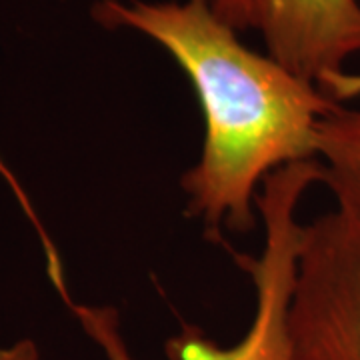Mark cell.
Masks as SVG:
<instances>
[{"label": "cell", "instance_id": "obj_3", "mask_svg": "<svg viewBox=\"0 0 360 360\" xmlns=\"http://www.w3.org/2000/svg\"><path fill=\"white\" fill-rule=\"evenodd\" d=\"M288 330L292 360H360V202L302 226Z\"/></svg>", "mask_w": 360, "mask_h": 360}, {"label": "cell", "instance_id": "obj_5", "mask_svg": "<svg viewBox=\"0 0 360 360\" xmlns=\"http://www.w3.org/2000/svg\"><path fill=\"white\" fill-rule=\"evenodd\" d=\"M322 184L335 200L360 202V108L338 104L319 132Z\"/></svg>", "mask_w": 360, "mask_h": 360}, {"label": "cell", "instance_id": "obj_6", "mask_svg": "<svg viewBox=\"0 0 360 360\" xmlns=\"http://www.w3.org/2000/svg\"><path fill=\"white\" fill-rule=\"evenodd\" d=\"M0 360H40V348L32 338H18L0 347Z\"/></svg>", "mask_w": 360, "mask_h": 360}, {"label": "cell", "instance_id": "obj_4", "mask_svg": "<svg viewBox=\"0 0 360 360\" xmlns=\"http://www.w3.org/2000/svg\"><path fill=\"white\" fill-rule=\"evenodd\" d=\"M238 34L255 32L274 60L338 103L360 94L347 63L360 54V0H208Z\"/></svg>", "mask_w": 360, "mask_h": 360}, {"label": "cell", "instance_id": "obj_2", "mask_svg": "<svg viewBox=\"0 0 360 360\" xmlns=\"http://www.w3.org/2000/svg\"><path fill=\"white\" fill-rule=\"evenodd\" d=\"M322 182L321 160H304L278 168L264 180L257 200L264 229L260 257L238 258L255 284V316L246 335L232 347H219L198 328L186 326L168 340V354L176 360H292L288 309L295 286L302 222L298 205L310 186ZM89 333L108 360H132L112 309L75 307Z\"/></svg>", "mask_w": 360, "mask_h": 360}, {"label": "cell", "instance_id": "obj_1", "mask_svg": "<svg viewBox=\"0 0 360 360\" xmlns=\"http://www.w3.org/2000/svg\"><path fill=\"white\" fill-rule=\"evenodd\" d=\"M92 16L156 42L191 80L205 141L180 186L186 212L214 238L257 226L258 194L272 172L319 160L321 122L345 103L246 46L208 0H98Z\"/></svg>", "mask_w": 360, "mask_h": 360}]
</instances>
